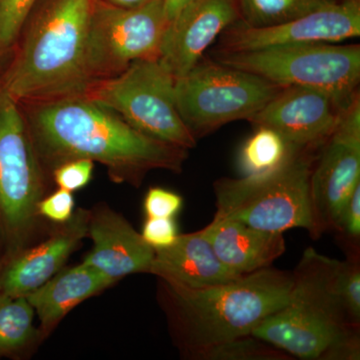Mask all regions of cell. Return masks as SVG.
<instances>
[{
  "mask_svg": "<svg viewBox=\"0 0 360 360\" xmlns=\"http://www.w3.org/2000/svg\"><path fill=\"white\" fill-rule=\"evenodd\" d=\"M347 108L321 90L283 87L248 122L276 130L290 146L317 148L330 136Z\"/></svg>",
  "mask_w": 360,
  "mask_h": 360,
  "instance_id": "cell-13",
  "label": "cell"
},
{
  "mask_svg": "<svg viewBox=\"0 0 360 360\" xmlns=\"http://www.w3.org/2000/svg\"><path fill=\"white\" fill-rule=\"evenodd\" d=\"M34 315L25 296L13 297L0 291V359H28L44 342Z\"/></svg>",
  "mask_w": 360,
  "mask_h": 360,
  "instance_id": "cell-20",
  "label": "cell"
},
{
  "mask_svg": "<svg viewBox=\"0 0 360 360\" xmlns=\"http://www.w3.org/2000/svg\"><path fill=\"white\" fill-rule=\"evenodd\" d=\"M360 184L359 97L343 111L340 122L319 149L310 175L309 198L312 229L321 238L333 231L336 217Z\"/></svg>",
  "mask_w": 360,
  "mask_h": 360,
  "instance_id": "cell-11",
  "label": "cell"
},
{
  "mask_svg": "<svg viewBox=\"0 0 360 360\" xmlns=\"http://www.w3.org/2000/svg\"><path fill=\"white\" fill-rule=\"evenodd\" d=\"M75 200L72 193L58 188L39 201L37 212L39 217L51 224H63L75 213Z\"/></svg>",
  "mask_w": 360,
  "mask_h": 360,
  "instance_id": "cell-29",
  "label": "cell"
},
{
  "mask_svg": "<svg viewBox=\"0 0 360 360\" xmlns=\"http://www.w3.org/2000/svg\"><path fill=\"white\" fill-rule=\"evenodd\" d=\"M97 1L110 6L120 7V8H132V7L144 6L153 0H97Z\"/></svg>",
  "mask_w": 360,
  "mask_h": 360,
  "instance_id": "cell-32",
  "label": "cell"
},
{
  "mask_svg": "<svg viewBox=\"0 0 360 360\" xmlns=\"http://www.w3.org/2000/svg\"><path fill=\"white\" fill-rule=\"evenodd\" d=\"M141 236L153 248H167L179 236V229L174 219L146 217Z\"/></svg>",
  "mask_w": 360,
  "mask_h": 360,
  "instance_id": "cell-30",
  "label": "cell"
},
{
  "mask_svg": "<svg viewBox=\"0 0 360 360\" xmlns=\"http://www.w3.org/2000/svg\"><path fill=\"white\" fill-rule=\"evenodd\" d=\"M167 26L162 0L132 8L96 0L86 51L90 82L120 75L135 61L158 58Z\"/></svg>",
  "mask_w": 360,
  "mask_h": 360,
  "instance_id": "cell-10",
  "label": "cell"
},
{
  "mask_svg": "<svg viewBox=\"0 0 360 360\" xmlns=\"http://www.w3.org/2000/svg\"><path fill=\"white\" fill-rule=\"evenodd\" d=\"M174 82L158 58L142 59L120 75L89 85L84 96L112 110L142 134L188 150L195 148L198 139L177 110Z\"/></svg>",
  "mask_w": 360,
  "mask_h": 360,
  "instance_id": "cell-8",
  "label": "cell"
},
{
  "mask_svg": "<svg viewBox=\"0 0 360 360\" xmlns=\"http://www.w3.org/2000/svg\"><path fill=\"white\" fill-rule=\"evenodd\" d=\"M238 20L236 0H195L168 23L158 61L174 78L186 75Z\"/></svg>",
  "mask_w": 360,
  "mask_h": 360,
  "instance_id": "cell-15",
  "label": "cell"
},
{
  "mask_svg": "<svg viewBox=\"0 0 360 360\" xmlns=\"http://www.w3.org/2000/svg\"><path fill=\"white\" fill-rule=\"evenodd\" d=\"M201 231L220 262L238 276L270 266L286 250L283 233L253 229L236 220L213 219Z\"/></svg>",
  "mask_w": 360,
  "mask_h": 360,
  "instance_id": "cell-18",
  "label": "cell"
},
{
  "mask_svg": "<svg viewBox=\"0 0 360 360\" xmlns=\"http://www.w3.org/2000/svg\"><path fill=\"white\" fill-rule=\"evenodd\" d=\"M335 0H236L239 21L267 27L302 18Z\"/></svg>",
  "mask_w": 360,
  "mask_h": 360,
  "instance_id": "cell-21",
  "label": "cell"
},
{
  "mask_svg": "<svg viewBox=\"0 0 360 360\" xmlns=\"http://www.w3.org/2000/svg\"><path fill=\"white\" fill-rule=\"evenodd\" d=\"M96 0H51L30 27L4 78L2 91L16 101L82 94L90 20Z\"/></svg>",
  "mask_w": 360,
  "mask_h": 360,
  "instance_id": "cell-4",
  "label": "cell"
},
{
  "mask_svg": "<svg viewBox=\"0 0 360 360\" xmlns=\"http://www.w3.org/2000/svg\"><path fill=\"white\" fill-rule=\"evenodd\" d=\"M257 127L241 149L239 163L245 175L274 169L285 160L290 151L291 146L276 130Z\"/></svg>",
  "mask_w": 360,
  "mask_h": 360,
  "instance_id": "cell-22",
  "label": "cell"
},
{
  "mask_svg": "<svg viewBox=\"0 0 360 360\" xmlns=\"http://www.w3.org/2000/svg\"><path fill=\"white\" fill-rule=\"evenodd\" d=\"M194 1L195 0H162L168 23L174 20L187 6H191Z\"/></svg>",
  "mask_w": 360,
  "mask_h": 360,
  "instance_id": "cell-31",
  "label": "cell"
},
{
  "mask_svg": "<svg viewBox=\"0 0 360 360\" xmlns=\"http://www.w3.org/2000/svg\"><path fill=\"white\" fill-rule=\"evenodd\" d=\"M293 357L257 336L248 335L200 350L189 360H291Z\"/></svg>",
  "mask_w": 360,
  "mask_h": 360,
  "instance_id": "cell-23",
  "label": "cell"
},
{
  "mask_svg": "<svg viewBox=\"0 0 360 360\" xmlns=\"http://www.w3.org/2000/svg\"><path fill=\"white\" fill-rule=\"evenodd\" d=\"M360 35L359 0H335L302 18L251 27L236 21L222 33L217 51H258L270 47L310 44H338Z\"/></svg>",
  "mask_w": 360,
  "mask_h": 360,
  "instance_id": "cell-12",
  "label": "cell"
},
{
  "mask_svg": "<svg viewBox=\"0 0 360 360\" xmlns=\"http://www.w3.org/2000/svg\"><path fill=\"white\" fill-rule=\"evenodd\" d=\"M155 250L149 274L184 288L201 290L240 277L220 262L201 231L179 234L172 245Z\"/></svg>",
  "mask_w": 360,
  "mask_h": 360,
  "instance_id": "cell-17",
  "label": "cell"
},
{
  "mask_svg": "<svg viewBox=\"0 0 360 360\" xmlns=\"http://www.w3.org/2000/svg\"><path fill=\"white\" fill-rule=\"evenodd\" d=\"M214 60L281 87L321 90L345 108L359 96V44H310L251 51H215Z\"/></svg>",
  "mask_w": 360,
  "mask_h": 360,
  "instance_id": "cell-7",
  "label": "cell"
},
{
  "mask_svg": "<svg viewBox=\"0 0 360 360\" xmlns=\"http://www.w3.org/2000/svg\"><path fill=\"white\" fill-rule=\"evenodd\" d=\"M49 194L30 127L18 101L0 91V260L39 243L51 231L37 206Z\"/></svg>",
  "mask_w": 360,
  "mask_h": 360,
  "instance_id": "cell-6",
  "label": "cell"
},
{
  "mask_svg": "<svg viewBox=\"0 0 360 360\" xmlns=\"http://www.w3.org/2000/svg\"><path fill=\"white\" fill-rule=\"evenodd\" d=\"M338 262L307 248L292 271L288 303L251 335L300 359L359 360V326L336 291Z\"/></svg>",
  "mask_w": 360,
  "mask_h": 360,
  "instance_id": "cell-3",
  "label": "cell"
},
{
  "mask_svg": "<svg viewBox=\"0 0 360 360\" xmlns=\"http://www.w3.org/2000/svg\"><path fill=\"white\" fill-rule=\"evenodd\" d=\"M94 162L89 160H72L61 163L52 170V179L58 188L75 193L89 184Z\"/></svg>",
  "mask_w": 360,
  "mask_h": 360,
  "instance_id": "cell-27",
  "label": "cell"
},
{
  "mask_svg": "<svg viewBox=\"0 0 360 360\" xmlns=\"http://www.w3.org/2000/svg\"><path fill=\"white\" fill-rule=\"evenodd\" d=\"M115 283L82 262L75 266L63 267L44 285L25 296L39 317V328L44 340L75 307Z\"/></svg>",
  "mask_w": 360,
  "mask_h": 360,
  "instance_id": "cell-19",
  "label": "cell"
},
{
  "mask_svg": "<svg viewBox=\"0 0 360 360\" xmlns=\"http://www.w3.org/2000/svg\"><path fill=\"white\" fill-rule=\"evenodd\" d=\"M87 236L94 248L84 257V264L116 283L131 274H149L155 248L110 206L99 203L90 210Z\"/></svg>",
  "mask_w": 360,
  "mask_h": 360,
  "instance_id": "cell-16",
  "label": "cell"
},
{
  "mask_svg": "<svg viewBox=\"0 0 360 360\" xmlns=\"http://www.w3.org/2000/svg\"><path fill=\"white\" fill-rule=\"evenodd\" d=\"M89 214L90 210L77 208L68 221L52 224L39 243L0 260V291L27 296L60 271L87 238Z\"/></svg>",
  "mask_w": 360,
  "mask_h": 360,
  "instance_id": "cell-14",
  "label": "cell"
},
{
  "mask_svg": "<svg viewBox=\"0 0 360 360\" xmlns=\"http://www.w3.org/2000/svg\"><path fill=\"white\" fill-rule=\"evenodd\" d=\"M335 286L350 321L360 326L359 253H349L347 259L338 262Z\"/></svg>",
  "mask_w": 360,
  "mask_h": 360,
  "instance_id": "cell-24",
  "label": "cell"
},
{
  "mask_svg": "<svg viewBox=\"0 0 360 360\" xmlns=\"http://www.w3.org/2000/svg\"><path fill=\"white\" fill-rule=\"evenodd\" d=\"M283 87L248 71L202 58L175 78L182 120L196 139L236 120H250Z\"/></svg>",
  "mask_w": 360,
  "mask_h": 360,
  "instance_id": "cell-9",
  "label": "cell"
},
{
  "mask_svg": "<svg viewBox=\"0 0 360 360\" xmlns=\"http://www.w3.org/2000/svg\"><path fill=\"white\" fill-rule=\"evenodd\" d=\"M333 231L338 232L349 253H359L360 238V184L350 194L336 217Z\"/></svg>",
  "mask_w": 360,
  "mask_h": 360,
  "instance_id": "cell-25",
  "label": "cell"
},
{
  "mask_svg": "<svg viewBox=\"0 0 360 360\" xmlns=\"http://www.w3.org/2000/svg\"><path fill=\"white\" fill-rule=\"evenodd\" d=\"M182 205L184 200L179 194L162 187H151L144 198L143 210L146 217L174 219Z\"/></svg>",
  "mask_w": 360,
  "mask_h": 360,
  "instance_id": "cell-28",
  "label": "cell"
},
{
  "mask_svg": "<svg viewBox=\"0 0 360 360\" xmlns=\"http://www.w3.org/2000/svg\"><path fill=\"white\" fill-rule=\"evenodd\" d=\"M292 272L265 267L229 283L191 290L158 277L156 300L180 356L251 335L288 303Z\"/></svg>",
  "mask_w": 360,
  "mask_h": 360,
  "instance_id": "cell-2",
  "label": "cell"
},
{
  "mask_svg": "<svg viewBox=\"0 0 360 360\" xmlns=\"http://www.w3.org/2000/svg\"><path fill=\"white\" fill-rule=\"evenodd\" d=\"M37 0H0V47L13 44Z\"/></svg>",
  "mask_w": 360,
  "mask_h": 360,
  "instance_id": "cell-26",
  "label": "cell"
},
{
  "mask_svg": "<svg viewBox=\"0 0 360 360\" xmlns=\"http://www.w3.org/2000/svg\"><path fill=\"white\" fill-rule=\"evenodd\" d=\"M28 127L45 172L84 158L103 165L113 181L139 187L151 170L179 174L188 155L142 134L82 94L42 104Z\"/></svg>",
  "mask_w": 360,
  "mask_h": 360,
  "instance_id": "cell-1",
  "label": "cell"
},
{
  "mask_svg": "<svg viewBox=\"0 0 360 360\" xmlns=\"http://www.w3.org/2000/svg\"><path fill=\"white\" fill-rule=\"evenodd\" d=\"M321 146H291L288 158L274 169L217 180L213 219L236 220L262 231L283 233L304 229L310 233V175Z\"/></svg>",
  "mask_w": 360,
  "mask_h": 360,
  "instance_id": "cell-5",
  "label": "cell"
}]
</instances>
